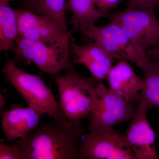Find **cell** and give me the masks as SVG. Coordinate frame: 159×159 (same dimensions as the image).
I'll list each match as a JSON object with an SVG mask.
<instances>
[{"mask_svg":"<svg viewBox=\"0 0 159 159\" xmlns=\"http://www.w3.org/2000/svg\"><path fill=\"white\" fill-rule=\"evenodd\" d=\"M80 121L54 120L18 141L20 159H80Z\"/></svg>","mask_w":159,"mask_h":159,"instance_id":"6da1fadb","label":"cell"},{"mask_svg":"<svg viewBox=\"0 0 159 159\" xmlns=\"http://www.w3.org/2000/svg\"><path fill=\"white\" fill-rule=\"evenodd\" d=\"M101 81L93 75L85 77L71 68L66 74L57 76L60 103L64 114L70 121H80L89 116L96 102V89Z\"/></svg>","mask_w":159,"mask_h":159,"instance_id":"7a4b0ae2","label":"cell"},{"mask_svg":"<svg viewBox=\"0 0 159 159\" xmlns=\"http://www.w3.org/2000/svg\"><path fill=\"white\" fill-rule=\"evenodd\" d=\"M6 60L2 71L29 107L43 112L54 120L67 119L60 103L56 100L52 91L41 77L20 69L7 54Z\"/></svg>","mask_w":159,"mask_h":159,"instance_id":"3957f363","label":"cell"},{"mask_svg":"<svg viewBox=\"0 0 159 159\" xmlns=\"http://www.w3.org/2000/svg\"><path fill=\"white\" fill-rule=\"evenodd\" d=\"M96 102L89 115V129L94 134L111 133L115 125L132 119L136 110L132 102L100 82L96 89Z\"/></svg>","mask_w":159,"mask_h":159,"instance_id":"277c9868","label":"cell"},{"mask_svg":"<svg viewBox=\"0 0 159 159\" xmlns=\"http://www.w3.org/2000/svg\"><path fill=\"white\" fill-rule=\"evenodd\" d=\"M105 18L118 25L142 51L159 46V21L155 9L127 7L123 11L107 13Z\"/></svg>","mask_w":159,"mask_h":159,"instance_id":"5b68a950","label":"cell"},{"mask_svg":"<svg viewBox=\"0 0 159 159\" xmlns=\"http://www.w3.org/2000/svg\"><path fill=\"white\" fill-rule=\"evenodd\" d=\"M94 41L99 43L114 59L129 61L144 70L151 60L145 52L136 45L117 24L85 26L78 30Z\"/></svg>","mask_w":159,"mask_h":159,"instance_id":"8992f818","label":"cell"},{"mask_svg":"<svg viewBox=\"0 0 159 159\" xmlns=\"http://www.w3.org/2000/svg\"><path fill=\"white\" fill-rule=\"evenodd\" d=\"M69 51V45L48 44L19 36L13 51L16 57L34 63L43 73L55 77L64 70L75 68Z\"/></svg>","mask_w":159,"mask_h":159,"instance_id":"52a82bcc","label":"cell"},{"mask_svg":"<svg viewBox=\"0 0 159 159\" xmlns=\"http://www.w3.org/2000/svg\"><path fill=\"white\" fill-rule=\"evenodd\" d=\"M19 36L50 45H69L73 38L67 27L54 17L39 15L25 9L15 10Z\"/></svg>","mask_w":159,"mask_h":159,"instance_id":"ba28073f","label":"cell"},{"mask_svg":"<svg viewBox=\"0 0 159 159\" xmlns=\"http://www.w3.org/2000/svg\"><path fill=\"white\" fill-rule=\"evenodd\" d=\"M80 159H135L124 134L89 133L83 136Z\"/></svg>","mask_w":159,"mask_h":159,"instance_id":"9c48e42d","label":"cell"},{"mask_svg":"<svg viewBox=\"0 0 159 159\" xmlns=\"http://www.w3.org/2000/svg\"><path fill=\"white\" fill-rule=\"evenodd\" d=\"M149 108L140 99L125 135L137 159H156V134L147 117Z\"/></svg>","mask_w":159,"mask_h":159,"instance_id":"30bf717a","label":"cell"},{"mask_svg":"<svg viewBox=\"0 0 159 159\" xmlns=\"http://www.w3.org/2000/svg\"><path fill=\"white\" fill-rule=\"evenodd\" d=\"M72 41L70 45L74 54V64L85 66L92 75L100 81L107 78L114 58L99 43L94 41L79 45Z\"/></svg>","mask_w":159,"mask_h":159,"instance_id":"8fae6325","label":"cell"},{"mask_svg":"<svg viewBox=\"0 0 159 159\" xmlns=\"http://www.w3.org/2000/svg\"><path fill=\"white\" fill-rule=\"evenodd\" d=\"M44 113L29 107H12L4 111L2 118V129L6 140L22 139L37 128Z\"/></svg>","mask_w":159,"mask_h":159,"instance_id":"7c38bea8","label":"cell"},{"mask_svg":"<svg viewBox=\"0 0 159 159\" xmlns=\"http://www.w3.org/2000/svg\"><path fill=\"white\" fill-rule=\"evenodd\" d=\"M107 78L111 90L132 102L139 101V92L146 87L144 80L139 78L124 60L112 67Z\"/></svg>","mask_w":159,"mask_h":159,"instance_id":"4fadbf2b","label":"cell"},{"mask_svg":"<svg viewBox=\"0 0 159 159\" xmlns=\"http://www.w3.org/2000/svg\"><path fill=\"white\" fill-rule=\"evenodd\" d=\"M66 9L72 13L71 23L78 31L82 27L95 25L106 15L99 11L95 0H67Z\"/></svg>","mask_w":159,"mask_h":159,"instance_id":"5bb4252c","label":"cell"},{"mask_svg":"<svg viewBox=\"0 0 159 159\" xmlns=\"http://www.w3.org/2000/svg\"><path fill=\"white\" fill-rule=\"evenodd\" d=\"M19 36L15 10L9 2H0V51H13Z\"/></svg>","mask_w":159,"mask_h":159,"instance_id":"9a60e30c","label":"cell"},{"mask_svg":"<svg viewBox=\"0 0 159 159\" xmlns=\"http://www.w3.org/2000/svg\"><path fill=\"white\" fill-rule=\"evenodd\" d=\"M143 70L146 87L140 93V99L145 101L149 109L159 108V58L151 60Z\"/></svg>","mask_w":159,"mask_h":159,"instance_id":"2e32d148","label":"cell"},{"mask_svg":"<svg viewBox=\"0 0 159 159\" xmlns=\"http://www.w3.org/2000/svg\"><path fill=\"white\" fill-rule=\"evenodd\" d=\"M67 0H25L24 9L39 15L54 17L66 27L65 15Z\"/></svg>","mask_w":159,"mask_h":159,"instance_id":"e0dca14e","label":"cell"},{"mask_svg":"<svg viewBox=\"0 0 159 159\" xmlns=\"http://www.w3.org/2000/svg\"><path fill=\"white\" fill-rule=\"evenodd\" d=\"M0 159H20V148L19 142L11 146H7L1 142L0 144Z\"/></svg>","mask_w":159,"mask_h":159,"instance_id":"ac0fdd59","label":"cell"},{"mask_svg":"<svg viewBox=\"0 0 159 159\" xmlns=\"http://www.w3.org/2000/svg\"><path fill=\"white\" fill-rule=\"evenodd\" d=\"M159 0H128L127 7L139 9H155Z\"/></svg>","mask_w":159,"mask_h":159,"instance_id":"d6986e66","label":"cell"},{"mask_svg":"<svg viewBox=\"0 0 159 159\" xmlns=\"http://www.w3.org/2000/svg\"><path fill=\"white\" fill-rule=\"evenodd\" d=\"M122 0H95L96 5L99 10L104 14L109 13L121 3Z\"/></svg>","mask_w":159,"mask_h":159,"instance_id":"ffe728a7","label":"cell"},{"mask_svg":"<svg viewBox=\"0 0 159 159\" xmlns=\"http://www.w3.org/2000/svg\"><path fill=\"white\" fill-rule=\"evenodd\" d=\"M145 53L150 60L159 58V46L149 49L146 51Z\"/></svg>","mask_w":159,"mask_h":159,"instance_id":"44dd1931","label":"cell"},{"mask_svg":"<svg viewBox=\"0 0 159 159\" xmlns=\"http://www.w3.org/2000/svg\"><path fill=\"white\" fill-rule=\"evenodd\" d=\"M6 98L2 94H1L0 95V108H1V109L6 104Z\"/></svg>","mask_w":159,"mask_h":159,"instance_id":"7402d4cb","label":"cell"},{"mask_svg":"<svg viewBox=\"0 0 159 159\" xmlns=\"http://www.w3.org/2000/svg\"><path fill=\"white\" fill-rule=\"evenodd\" d=\"M13 0H0V2H9Z\"/></svg>","mask_w":159,"mask_h":159,"instance_id":"603a6c76","label":"cell"}]
</instances>
